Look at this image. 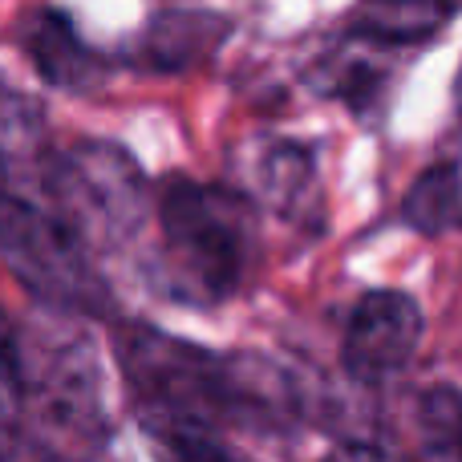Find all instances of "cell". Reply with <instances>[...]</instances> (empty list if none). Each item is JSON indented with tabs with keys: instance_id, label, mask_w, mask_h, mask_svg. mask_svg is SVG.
I'll list each match as a JSON object with an SVG mask.
<instances>
[{
	"instance_id": "6da1fadb",
	"label": "cell",
	"mask_w": 462,
	"mask_h": 462,
	"mask_svg": "<svg viewBox=\"0 0 462 462\" xmlns=\"http://www.w3.org/2000/svg\"><path fill=\"white\" fill-rule=\"evenodd\" d=\"M114 357L138 426L284 434L304 418L300 377L263 353H219L154 325H122Z\"/></svg>"
},
{
	"instance_id": "7a4b0ae2",
	"label": "cell",
	"mask_w": 462,
	"mask_h": 462,
	"mask_svg": "<svg viewBox=\"0 0 462 462\" xmlns=\"http://www.w3.org/2000/svg\"><path fill=\"white\" fill-rule=\"evenodd\" d=\"M78 320L45 312L32 328H16L21 447L41 462H102L114 442L102 353Z\"/></svg>"
},
{
	"instance_id": "3957f363",
	"label": "cell",
	"mask_w": 462,
	"mask_h": 462,
	"mask_svg": "<svg viewBox=\"0 0 462 462\" xmlns=\"http://www.w3.org/2000/svg\"><path fill=\"white\" fill-rule=\"evenodd\" d=\"M162 244L151 284L167 300L216 309L244 292L260 260V216L244 191L171 175L154 199Z\"/></svg>"
},
{
	"instance_id": "277c9868",
	"label": "cell",
	"mask_w": 462,
	"mask_h": 462,
	"mask_svg": "<svg viewBox=\"0 0 462 462\" xmlns=\"http://www.w3.org/2000/svg\"><path fill=\"white\" fill-rule=\"evenodd\" d=\"M0 260L16 280L65 317H114L110 280L97 272L89 244L57 211L37 208L0 183Z\"/></svg>"
},
{
	"instance_id": "5b68a950",
	"label": "cell",
	"mask_w": 462,
	"mask_h": 462,
	"mask_svg": "<svg viewBox=\"0 0 462 462\" xmlns=\"http://www.w3.org/2000/svg\"><path fill=\"white\" fill-rule=\"evenodd\" d=\"M41 179L57 216L86 244L118 247L143 227L151 208L143 167L118 143L102 138H78L49 151L41 162Z\"/></svg>"
},
{
	"instance_id": "8992f818",
	"label": "cell",
	"mask_w": 462,
	"mask_h": 462,
	"mask_svg": "<svg viewBox=\"0 0 462 462\" xmlns=\"http://www.w3.org/2000/svg\"><path fill=\"white\" fill-rule=\"evenodd\" d=\"M426 333L422 304L398 288H369L349 312L341 337V369L349 382L377 390L414 361Z\"/></svg>"
},
{
	"instance_id": "52a82bcc",
	"label": "cell",
	"mask_w": 462,
	"mask_h": 462,
	"mask_svg": "<svg viewBox=\"0 0 462 462\" xmlns=\"http://www.w3.org/2000/svg\"><path fill=\"white\" fill-rule=\"evenodd\" d=\"M13 41L29 57L37 78L53 89H65V94H94V89H102L106 73H110L106 57L81 41V32L73 29V21L61 8H24L13 24Z\"/></svg>"
},
{
	"instance_id": "ba28073f",
	"label": "cell",
	"mask_w": 462,
	"mask_h": 462,
	"mask_svg": "<svg viewBox=\"0 0 462 462\" xmlns=\"http://www.w3.org/2000/svg\"><path fill=\"white\" fill-rule=\"evenodd\" d=\"M227 32H231V21L224 13L167 5L134 37L130 65L151 69V73H191L224 49Z\"/></svg>"
},
{
	"instance_id": "9c48e42d",
	"label": "cell",
	"mask_w": 462,
	"mask_h": 462,
	"mask_svg": "<svg viewBox=\"0 0 462 462\" xmlns=\"http://www.w3.org/2000/svg\"><path fill=\"white\" fill-rule=\"evenodd\" d=\"M255 187H260V203H268L292 227H304V231L325 227L320 175L309 146L288 143V138L268 143L260 162H255Z\"/></svg>"
},
{
	"instance_id": "30bf717a",
	"label": "cell",
	"mask_w": 462,
	"mask_h": 462,
	"mask_svg": "<svg viewBox=\"0 0 462 462\" xmlns=\"http://www.w3.org/2000/svg\"><path fill=\"white\" fill-rule=\"evenodd\" d=\"M455 13L458 0H365L353 24V41H374V45L426 41L455 21Z\"/></svg>"
},
{
	"instance_id": "8fae6325",
	"label": "cell",
	"mask_w": 462,
	"mask_h": 462,
	"mask_svg": "<svg viewBox=\"0 0 462 462\" xmlns=\"http://www.w3.org/2000/svg\"><path fill=\"white\" fill-rule=\"evenodd\" d=\"M402 224L414 227L418 236H447L458 224V162L442 159L426 167L422 175L410 183L406 199H402Z\"/></svg>"
},
{
	"instance_id": "7c38bea8",
	"label": "cell",
	"mask_w": 462,
	"mask_h": 462,
	"mask_svg": "<svg viewBox=\"0 0 462 462\" xmlns=\"http://www.w3.org/2000/svg\"><path fill=\"white\" fill-rule=\"evenodd\" d=\"M385 81H390L385 65H377V61H369L365 53H357V57H337V61L320 65L312 86L328 97H341L357 118H365V114L385 97Z\"/></svg>"
},
{
	"instance_id": "4fadbf2b",
	"label": "cell",
	"mask_w": 462,
	"mask_h": 462,
	"mask_svg": "<svg viewBox=\"0 0 462 462\" xmlns=\"http://www.w3.org/2000/svg\"><path fill=\"white\" fill-rule=\"evenodd\" d=\"M143 434L159 462H252L203 426H143Z\"/></svg>"
},
{
	"instance_id": "5bb4252c",
	"label": "cell",
	"mask_w": 462,
	"mask_h": 462,
	"mask_svg": "<svg viewBox=\"0 0 462 462\" xmlns=\"http://www.w3.org/2000/svg\"><path fill=\"white\" fill-rule=\"evenodd\" d=\"M21 450V349L16 325L0 309V462H13Z\"/></svg>"
},
{
	"instance_id": "9a60e30c",
	"label": "cell",
	"mask_w": 462,
	"mask_h": 462,
	"mask_svg": "<svg viewBox=\"0 0 462 462\" xmlns=\"http://www.w3.org/2000/svg\"><path fill=\"white\" fill-rule=\"evenodd\" d=\"M418 426H422L426 462H458V390L450 382H439L418 402Z\"/></svg>"
},
{
	"instance_id": "2e32d148",
	"label": "cell",
	"mask_w": 462,
	"mask_h": 462,
	"mask_svg": "<svg viewBox=\"0 0 462 462\" xmlns=\"http://www.w3.org/2000/svg\"><path fill=\"white\" fill-rule=\"evenodd\" d=\"M16 114H29L24 110V102L13 94V89L0 81V122H16Z\"/></svg>"
},
{
	"instance_id": "e0dca14e",
	"label": "cell",
	"mask_w": 462,
	"mask_h": 462,
	"mask_svg": "<svg viewBox=\"0 0 462 462\" xmlns=\"http://www.w3.org/2000/svg\"><path fill=\"white\" fill-rule=\"evenodd\" d=\"M5 162H8V159H5V151H0V183H5V171H8Z\"/></svg>"
}]
</instances>
